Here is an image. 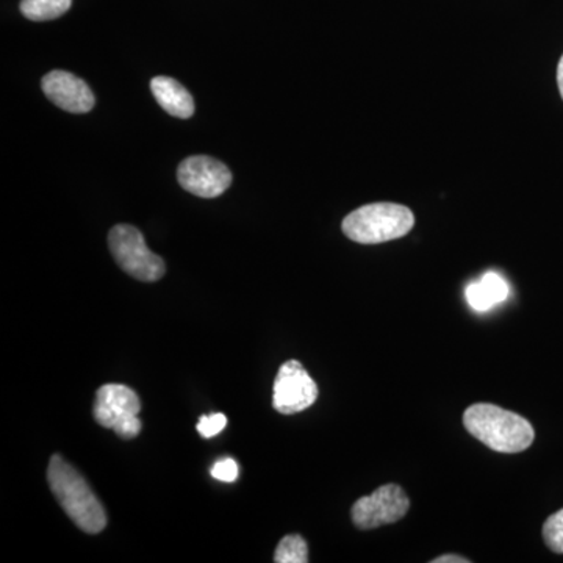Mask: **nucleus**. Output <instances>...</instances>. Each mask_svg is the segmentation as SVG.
<instances>
[{
  "label": "nucleus",
  "instance_id": "nucleus-1",
  "mask_svg": "<svg viewBox=\"0 0 563 563\" xmlns=\"http://www.w3.org/2000/svg\"><path fill=\"white\" fill-rule=\"evenodd\" d=\"M463 424L474 439L496 453H523L536 439L531 422L493 404L470 406L463 413Z\"/></svg>",
  "mask_w": 563,
  "mask_h": 563
},
{
  "label": "nucleus",
  "instance_id": "nucleus-2",
  "mask_svg": "<svg viewBox=\"0 0 563 563\" xmlns=\"http://www.w3.org/2000/svg\"><path fill=\"white\" fill-rule=\"evenodd\" d=\"M47 481L55 499L77 528L87 533H99L106 529L107 515L101 501L85 477L62 455L51 459Z\"/></svg>",
  "mask_w": 563,
  "mask_h": 563
},
{
  "label": "nucleus",
  "instance_id": "nucleus-3",
  "mask_svg": "<svg viewBox=\"0 0 563 563\" xmlns=\"http://www.w3.org/2000/svg\"><path fill=\"white\" fill-rule=\"evenodd\" d=\"M412 210L399 203L377 202L352 211L343 220L344 235L361 244H379L402 239L412 231Z\"/></svg>",
  "mask_w": 563,
  "mask_h": 563
},
{
  "label": "nucleus",
  "instance_id": "nucleus-4",
  "mask_svg": "<svg viewBox=\"0 0 563 563\" xmlns=\"http://www.w3.org/2000/svg\"><path fill=\"white\" fill-rule=\"evenodd\" d=\"M141 402L132 388L107 384L96 393L95 420L102 428L111 429L120 439L132 440L141 432L139 413Z\"/></svg>",
  "mask_w": 563,
  "mask_h": 563
},
{
  "label": "nucleus",
  "instance_id": "nucleus-5",
  "mask_svg": "<svg viewBox=\"0 0 563 563\" xmlns=\"http://www.w3.org/2000/svg\"><path fill=\"white\" fill-rule=\"evenodd\" d=\"M109 246L118 265L135 279L155 282L165 274V262L147 247L143 233L133 225H114Z\"/></svg>",
  "mask_w": 563,
  "mask_h": 563
},
{
  "label": "nucleus",
  "instance_id": "nucleus-6",
  "mask_svg": "<svg viewBox=\"0 0 563 563\" xmlns=\"http://www.w3.org/2000/svg\"><path fill=\"white\" fill-rule=\"evenodd\" d=\"M410 509V499L399 485L387 484L372 495L363 496L352 506V521L362 531L402 520Z\"/></svg>",
  "mask_w": 563,
  "mask_h": 563
},
{
  "label": "nucleus",
  "instance_id": "nucleus-7",
  "mask_svg": "<svg viewBox=\"0 0 563 563\" xmlns=\"http://www.w3.org/2000/svg\"><path fill=\"white\" fill-rule=\"evenodd\" d=\"M318 387L298 361L280 366L274 380L273 406L282 415H295L313 406Z\"/></svg>",
  "mask_w": 563,
  "mask_h": 563
},
{
  "label": "nucleus",
  "instance_id": "nucleus-8",
  "mask_svg": "<svg viewBox=\"0 0 563 563\" xmlns=\"http://www.w3.org/2000/svg\"><path fill=\"white\" fill-rule=\"evenodd\" d=\"M177 180L185 191L199 198L213 199L231 187L232 173L224 163L207 155H195L180 163Z\"/></svg>",
  "mask_w": 563,
  "mask_h": 563
},
{
  "label": "nucleus",
  "instance_id": "nucleus-9",
  "mask_svg": "<svg viewBox=\"0 0 563 563\" xmlns=\"http://www.w3.org/2000/svg\"><path fill=\"white\" fill-rule=\"evenodd\" d=\"M41 87L51 102L69 113H88L95 107V95L87 81L66 70H52L43 77Z\"/></svg>",
  "mask_w": 563,
  "mask_h": 563
},
{
  "label": "nucleus",
  "instance_id": "nucleus-10",
  "mask_svg": "<svg viewBox=\"0 0 563 563\" xmlns=\"http://www.w3.org/2000/svg\"><path fill=\"white\" fill-rule=\"evenodd\" d=\"M151 91L158 106L172 117L188 120L195 114L196 107L190 92L173 77H154L151 80Z\"/></svg>",
  "mask_w": 563,
  "mask_h": 563
},
{
  "label": "nucleus",
  "instance_id": "nucleus-11",
  "mask_svg": "<svg viewBox=\"0 0 563 563\" xmlns=\"http://www.w3.org/2000/svg\"><path fill=\"white\" fill-rule=\"evenodd\" d=\"M73 0H22L21 13L31 21H52L63 16Z\"/></svg>",
  "mask_w": 563,
  "mask_h": 563
},
{
  "label": "nucleus",
  "instance_id": "nucleus-12",
  "mask_svg": "<svg viewBox=\"0 0 563 563\" xmlns=\"http://www.w3.org/2000/svg\"><path fill=\"white\" fill-rule=\"evenodd\" d=\"M276 563H307L309 562V547L301 536H287L277 544L274 553Z\"/></svg>",
  "mask_w": 563,
  "mask_h": 563
},
{
  "label": "nucleus",
  "instance_id": "nucleus-13",
  "mask_svg": "<svg viewBox=\"0 0 563 563\" xmlns=\"http://www.w3.org/2000/svg\"><path fill=\"white\" fill-rule=\"evenodd\" d=\"M543 539L551 551L563 554V509L544 521Z\"/></svg>",
  "mask_w": 563,
  "mask_h": 563
},
{
  "label": "nucleus",
  "instance_id": "nucleus-14",
  "mask_svg": "<svg viewBox=\"0 0 563 563\" xmlns=\"http://www.w3.org/2000/svg\"><path fill=\"white\" fill-rule=\"evenodd\" d=\"M481 284H483L485 291L488 292V296H490V299L495 306L496 303H501L506 301L507 298H509V285H507V282L504 280L499 274H485L483 279H481Z\"/></svg>",
  "mask_w": 563,
  "mask_h": 563
},
{
  "label": "nucleus",
  "instance_id": "nucleus-15",
  "mask_svg": "<svg viewBox=\"0 0 563 563\" xmlns=\"http://www.w3.org/2000/svg\"><path fill=\"white\" fill-rule=\"evenodd\" d=\"M466 301H468L470 306H472L474 310H477V312H487V310H490L492 307L495 306L488 292L485 291L483 284H481V280L468 285V288H466Z\"/></svg>",
  "mask_w": 563,
  "mask_h": 563
},
{
  "label": "nucleus",
  "instance_id": "nucleus-16",
  "mask_svg": "<svg viewBox=\"0 0 563 563\" xmlns=\"http://www.w3.org/2000/svg\"><path fill=\"white\" fill-rule=\"evenodd\" d=\"M210 474L221 483H235L239 477V465L231 457L220 459L211 466Z\"/></svg>",
  "mask_w": 563,
  "mask_h": 563
},
{
  "label": "nucleus",
  "instance_id": "nucleus-17",
  "mask_svg": "<svg viewBox=\"0 0 563 563\" xmlns=\"http://www.w3.org/2000/svg\"><path fill=\"white\" fill-rule=\"evenodd\" d=\"M228 426V418L222 413L209 415V417H201L198 422V432L201 433L203 439H211L222 432V429Z\"/></svg>",
  "mask_w": 563,
  "mask_h": 563
},
{
  "label": "nucleus",
  "instance_id": "nucleus-18",
  "mask_svg": "<svg viewBox=\"0 0 563 563\" xmlns=\"http://www.w3.org/2000/svg\"><path fill=\"white\" fill-rule=\"evenodd\" d=\"M432 563H470L468 559L462 558V555L457 554H446L440 555Z\"/></svg>",
  "mask_w": 563,
  "mask_h": 563
},
{
  "label": "nucleus",
  "instance_id": "nucleus-19",
  "mask_svg": "<svg viewBox=\"0 0 563 563\" xmlns=\"http://www.w3.org/2000/svg\"><path fill=\"white\" fill-rule=\"evenodd\" d=\"M558 85H559V91H561V96L563 99V55H562L561 62H559V66H558Z\"/></svg>",
  "mask_w": 563,
  "mask_h": 563
}]
</instances>
